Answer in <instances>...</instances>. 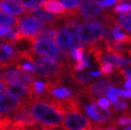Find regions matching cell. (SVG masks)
<instances>
[{
    "label": "cell",
    "mask_w": 131,
    "mask_h": 130,
    "mask_svg": "<svg viewBox=\"0 0 131 130\" xmlns=\"http://www.w3.org/2000/svg\"><path fill=\"white\" fill-rule=\"evenodd\" d=\"M30 111L34 119L41 126L60 128L63 123V115L67 114L61 100L44 94L30 101Z\"/></svg>",
    "instance_id": "6da1fadb"
},
{
    "label": "cell",
    "mask_w": 131,
    "mask_h": 130,
    "mask_svg": "<svg viewBox=\"0 0 131 130\" xmlns=\"http://www.w3.org/2000/svg\"><path fill=\"white\" fill-rule=\"evenodd\" d=\"M35 74L39 78H43L47 82L61 83L64 80L66 73L68 74V68L65 65L55 60L46 58H35Z\"/></svg>",
    "instance_id": "7a4b0ae2"
},
{
    "label": "cell",
    "mask_w": 131,
    "mask_h": 130,
    "mask_svg": "<svg viewBox=\"0 0 131 130\" xmlns=\"http://www.w3.org/2000/svg\"><path fill=\"white\" fill-rule=\"evenodd\" d=\"M79 36L88 47L100 45L105 39V28L97 23H84L79 27Z\"/></svg>",
    "instance_id": "3957f363"
},
{
    "label": "cell",
    "mask_w": 131,
    "mask_h": 130,
    "mask_svg": "<svg viewBox=\"0 0 131 130\" xmlns=\"http://www.w3.org/2000/svg\"><path fill=\"white\" fill-rule=\"evenodd\" d=\"M116 84L113 79L107 78L103 80L96 81L91 85H88L86 86L80 88L77 90L76 95L89 100L91 103L96 102V97H101L106 95V92L109 88H113V85Z\"/></svg>",
    "instance_id": "277c9868"
},
{
    "label": "cell",
    "mask_w": 131,
    "mask_h": 130,
    "mask_svg": "<svg viewBox=\"0 0 131 130\" xmlns=\"http://www.w3.org/2000/svg\"><path fill=\"white\" fill-rule=\"evenodd\" d=\"M35 77L34 74L14 69H5L0 71V81L5 85L16 84L31 88L35 84Z\"/></svg>",
    "instance_id": "5b68a950"
},
{
    "label": "cell",
    "mask_w": 131,
    "mask_h": 130,
    "mask_svg": "<svg viewBox=\"0 0 131 130\" xmlns=\"http://www.w3.org/2000/svg\"><path fill=\"white\" fill-rule=\"evenodd\" d=\"M44 27H45V23L28 14L17 19L16 30H18L20 34H23L27 37L35 36V35H37L38 32L43 30Z\"/></svg>",
    "instance_id": "8992f818"
},
{
    "label": "cell",
    "mask_w": 131,
    "mask_h": 130,
    "mask_svg": "<svg viewBox=\"0 0 131 130\" xmlns=\"http://www.w3.org/2000/svg\"><path fill=\"white\" fill-rule=\"evenodd\" d=\"M30 101L24 102L20 110L10 115L12 119V128H31L37 125L31 113Z\"/></svg>",
    "instance_id": "52a82bcc"
},
{
    "label": "cell",
    "mask_w": 131,
    "mask_h": 130,
    "mask_svg": "<svg viewBox=\"0 0 131 130\" xmlns=\"http://www.w3.org/2000/svg\"><path fill=\"white\" fill-rule=\"evenodd\" d=\"M91 127H93V123L79 113H68L61 125L62 130H89Z\"/></svg>",
    "instance_id": "ba28073f"
},
{
    "label": "cell",
    "mask_w": 131,
    "mask_h": 130,
    "mask_svg": "<svg viewBox=\"0 0 131 130\" xmlns=\"http://www.w3.org/2000/svg\"><path fill=\"white\" fill-rule=\"evenodd\" d=\"M32 52L34 54L49 58V60H57L60 57L61 51L51 39H39L32 43Z\"/></svg>",
    "instance_id": "9c48e42d"
},
{
    "label": "cell",
    "mask_w": 131,
    "mask_h": 130,
    "mask_svg": "<svg viewBox=\"0 0 131 130\" xmlns=\"http://www.w3.org/2000/svg\"><path fill=\"white\" fill-rule=\"evenodd\" d=\"M85 110L86 111V113L90 118H92L95 122L99 124H110V121L112 120V114L113 111L109 109L100 107L97 105V103H90L85 107Z\"/></svg>",
    "instance_id": "30bf717a"
},
{
    "label": "cell",
    "mask_w": 131,
    "mask_h": 130,
    "mask_svg": "<svg viewBox=\"0 0 131 130\" xmlns=\"http://www.w3.org/2000/svg\"><path fill=\"white\" fill-rule=\"evenodd\" d=\"M23 101L15 96L7 92L0 96V113L8 115V113H14L23 107Z\"/></svg>",
    "instance_id": "8fae6325"
},
{
    "label": "cell",
    "mask_w": 131,
    "mask_h": 130,
    "mask_svg": "<svg viewBox=\"0 0 131 130\" xmlns=\"http://www.w3.org/2000/svg\"><path fill=\"white\" fill-rule=\"evenodd\" d=\"M55 38H56V42L58 44L59 48H61V50L70 53L71 51H73L74 49L73 36L64 28L58 30Z\"/></svg>",
    "instance_id": "7c38bea8"
},
{
    "label": "cell",
    "mask_w": 131,
    "mask_h": 130,
    "mask_svg": "<svg viewBox=\"0 0 131 130\" xmlns=\"http://www.w3.org/2000/svg\"><path fill=\"white\" fill-rule=\"evenodd\" d=\"M26 14L33 16V17H35V19L41 20L43 23L48 24L51 27H57V23H58L59 20L64 19V15L62 16L51 15L49 13L46 12L45 10H40V9L29 10V11H26Z\"/></svg>",
    "instance_id": "4fadbf2b"
},
{
    "label": "cell",
    "mask_w": 131,
    "mask_h": 130,
    "mask_svg": "<svg viewBox=\"0 0 131 130\" xmlns=\"http://www.w3.org/2000/svg\"><path fill=\"white\" fill-rule=\"evenodd\" d=\"M0 11L8 13L10 15L19 16L26 13L24 8L20 1H12V0H6V1H0Z\"/></svg>",
    "instance_id": "5bb4252c"
},
{
    "label": "cell",
    "mask_w": 131,
    "mask_h": 130,
    "mask_svg": "<svg viewBox=\"0 0 131 130\" xmlns=\"http://www.w3.org/2000/svg\"><path fill=\"white\" fill-rule=\"evenodd\" d=\"M68 75L70 77V81L72 85H77V86H86L91 83V78L88 74L85 73H76L72 69L68 71Z\"/></svg>",
    "instance_id": "9a60e30c"
},
{
    "label": "cell",
    "mask_w": 131,
    "mask_h": 130,
    "mask_svg": "<svg viewBox=\"0 0 131 130\" xmlns=\"http://www.w3.org/2000/svg\"><path fill=\"white\" fill-rule=\"evenodd\" d=\"M43 8L45 10L48 11V12H51L55 15H58L61 14V16L65 15L66 14V10L64 8L62 5H61V1H55V0H52V1H46L45 4H44Z\"/></svg>",
    "instance_id": "2e32d148"
},
{
    "label": "cell",
    "mask_w": 131,
    "mask_h": 130,
    "mask_svg": "<svg viewBox=\"0 0 131 130\" xmlns=\"http://www.w3.org/2000/svg\"><path fill=\"white\" fill-rule=\"evenodd\" d=\"M120 30H121V27L119 25H116L112 30L113 39L118 44H131V35L120 32Z\"/></svg>",
    "instance_id": "e0dca14e"
},
{
    "label": "cell",
    "mask_w": 131,
    "mask_h": 130,
    "mask_svg": "<svg viewBox=\"0 0 131 130\" xmlns=\"http://www.w3.org/2000/svg\"><path fill=\"white\" fill-rule=\"evenodd\" d=\"M116 23L121 27V29L131 32V13L120 14L115 17Z\"/></svg>",
    "instance_id": "ac0fdd59"
},
{
    "label": "cell",
    "mask_w": 131,
    "mask_h": 130,
    "mask_svg": "<svg viewBox=\"0 0 131 130\" xmlns=\"http://www.w3.org/2000/svg\"><path fill=\"white\" fill-rule=\"evenodd\" d=\"M48 95H50L51 97L55 98L57 100H67L69 98L72 97V92L68 88H64V86H59V88H55L54 90H52L49 94Z\"/></svg>",
    "instance_id": "d6986e66"
},
{
    "label": "cell",
    "mask_w": 131,
    "mask_h": 130,
    "mask_svg": "<svg viewBox=\"0 0 131 130\" xmlns=\"http://www.w3.org/2000/svg\"><path fill=\"white\" fill-rule=\"evenodd\" d=\"M0 25H5V26H9V27L16 28L17 19L0 11Z\"/></svg>",
    "instance_id": "ffe728a7"
},
{
    "label": "cell",
    "mask_w": 131,
    "mask_h": 130,
    "mask_svg": "<svg viewBox=\"0 0 131 130\" xmlns=\"http://www.w3.org/2000/svg\"><path fill=\"white\" fill-rule=\"evenodd\" d=\"M32 92H33L34 97L38 98L43 96L46 92V85L45 83L41 82V81H36L32 86Z\"/></svg>",
    "instance_id": "44dd1931"
},
{
    "label": "cell",
    "mask_w": 131,
    "mask_h": 130,
    "mask_svg": "<svg viewBox=\"0 0 131 130\" xmlns=\"http://www.w3.org/2000/svg\"><path fill=\"white\" fill-rule=\"evenodd\" d=\"M110 125H114V126H121V125H131V117H127V116H119L112 119L110 121Z\"/></svg>",
    "instance_id": "7402d4cb"
},
{
    "label": "cell",
    "mask_w": 131,
    "mask_h": 130,
    "mask_svg": "<svg viewBox=\"0 0 131 130\" xmlns=\"http://www.w3.org/2000/svg\"><path fill=\"white\" fill-rule=\"evenodd\" d=\"M122 89L117 88H109L106 92V95L108 97L109 100H111V101L113 103H116L118 101V97L121 96Z\"/></svg>",
    "instance_id": "603a6c76"
},
{
    "label": "cell",
    "mask_w": 131,
    "mask_h": 130,
    "mask_svg": "<svg viewBox=\"0 0 131 130\" xmlns=\"http://www.w3.org/2000/svg\"><path fill=\"white\" fill-rule=\"evenodd\" d=\"M84 1H71V0H63L61 1V5L68 9V11H73L76 10L81 7Z\"/></svg>",
    "instance_id": "cb8c5ba5"
},
{
    "label": "cell",
    "mask_w": 131,
    "mask_h": 130,
    "mask_svg": "<svg viewBox=\"0 0 131 130\" xmlns=\"http://www.w3.org/2000/svg\"><path fill=\"white\" fill-rule=\"evenodd\" d=\"M20 4L31 10H37L43 7L46 1H20Z\"/></svg>",
    "instance_id": "d4e9b609"
},
{
    "label": "cell",
    "mask_w": 131,
    "mask_h": 130,
    "mask_svg": "<svg viewBox=\"0 0 131 130\" xmlns=\"http://www.w3.org/2000/svg\"><path fill=\"white\" fill-rule=\"evenodd\" d=\"M114 13H125L131 11V2H121L117 4L114 8Z\"/></svg>",
    "instance_id": "484cf974"
},
{
    "label": "cell",
    "mask_w": 131,
    "mask_h": 130,
    "mask_svg": "<svg viewBox=\"0 0 131 130\" xmlns=\"http://www.w3.org/2000/svg\"><path fill=\"white\" fill-rule=\"evenodd\" d=\"M16 68L18 70L27 71V72H32L35 73V65L31 61H25V62H20L18 65H16Z\"/></svg>",
    "instance_id": "4316f807"
},
{
    "label": "cell",
    "mask_w": 131,
    "mask_h": 130,
    "mask_svg": "<svg viewBox=\"0 0 131 130\" xmlns=\"http://www.w3.org/2000/svg\"><path fill=\"white\" fill-rule=\"evenodd\" d=\"M85 54V48H83L81 46L80 48L73 49L71 53V56L73 60H75L78 63H82V60H83V55Z\"/></svg>",
    "instance_id": "83f0119b"
},
{
    "label": "cell",
    "mask_w": 131,
    "mask_h": 130,
    "mask_svg": "<svg viewBox=\"0 0 131 130\" xmlns=\"http://www.w3.org/2000/svg\"><path fill=\"white\" fill-rule=\"evenodd\" d=\"M100 67H101V73L104 74L105 76L111 75L115 71L114 70V66L113 64H111V63H101Z\"/></svg>",
    "instance_id": "f1b7e54d"
},
{
    "label": "cell",
    "mask_w": 131,
    "mask_h": 130,
    "mask_svg": "<svg viewBox=\"0 0 131 130\" xmlns=\"http://www.w3.org/2000/svg\"><path fill=\"white\" fill-rule=\"evenodd\" d=\"M128 108V104L126 101H117L113 106V113H117L120 111L126 110Z\"/></svg>",
    "instance_id": "f546056e"
},
{
    "label": "cell",
    "mask_w": 131,
    "mask_h": 130,
    "mask_svg": "<svg viewBox=\"0 0 131 130\" xmlns=\"http://www.w3.org/2000/svg\"><path fill=\"white\" fill-rule=\"evenodd\" d=\"M116 74L119 77L124 78V79H130L131 77V69H124V70H117Z\"/></svg>",
    "instance_id": "4dcf8cb0"
},
{
    "label": "cell",
    "mask_w": 131,
    "mask_h": 130,
    "mask_svg": "<svg viewBox=\"0 0 131 130\" xmlns=\"http://www.w3.org/2000/svg\"><path fill=\"white\" fill-rule=\"evenodd\" d=\"M96 103H97V105H99L101 108H104V109H108V108L111 106V102H110V100H107V99H105L104 97L98 99L97 101H96Z\"/></svg>",
    "instance_id": "1f68e13d"
},
{
    "label": "cell",
    "mask_w": 131,
    "mask_h": 130,
    "mask_svg": "<svg viewBox=\"0 0 131 130\" xmlns=\"http://www.w3.org/2000/svg\"><path fill=\"white\" fill-rule=\"evenodd\" d=\"M13 30H14L13 27H9V26H0V38H3L4 36L8 35L9 32H12Z\"/></svg>",
    "instance_id": "d6a6232c"
},
{
    "label": "cell",
    "mask_w": 131,
    "mask_h": 130,
    "mask_svg": "<svg viewBox=\"0 0 131 130\" xmlns=\"http://www.w3.org/2000/svg\"><path fill=\"white\" fill-rule=\"evenodd\" d=\"M98 3L101 7L104 8V7H111V6L115 5L117 3H121V1H116V0H110V1H107V0H105V1H98Z\"/></svg>",
    "instance_id": "836d02e7"
},
{
    "label": "cell",
    "mask_w": 131,
    "mask_h": 130,
    "mask_svg": "<svg viewBox=\"0 0 131 130\" xmlns=\"http://www.w3.org/2000/svg\"><path fill=\"white\" fill-rule=\"evenodd\" d=\"M82 64L84 65V67H86L88 68L90 66V63H89V60H88V58L86 54H84L83 55V60H82Z\"/></svg>",
    "instance_id": "e575fe53"
},
{
    "label": "cell",
    "mask_w": 131,
    "mask_h": 130,
    "mask_svg": "<svg viewBox=\"0 0 131 130\" xmlns=\"http://www.w3.org/2000/svg\"><path fill=\"white\" fill-rule=\"evenodd\" d=\"M120 97L126 98V99H131V90H122Z\"/></svg>",
    "instance_id": "d590c367"
},
{
    "label": "cell",
    "mask_w": 131,
    "mask_h": 130,
    "mask_svg": "<svg viewBox=\"0 0 131 130\" xmlns=\"http://www.w3.org/2000/svg\"><path fill=\"white\" fill-rule=\"evenodd\" d=\"M7 91H8V90H7V88H6V85L3 82L0 81V96L6 94Z\"/></svg>",
    "instance_id": "8d00e7d4"
},
{
    "label": "cell",
    "mask_w": 131,
    "mask_h": 130,
    "mask_svg": "<svg viewBox=\"0 0 131 130\" xmlns=\"http://www.w3.org/2000/svg\"><path fill=\"white\" fill-rule=\"evenodd\" d=\"M101 130H117L115 126L114 125H108V126H103V125H100Z\"/></svg>",
    "instance_id": "74e56055"
},
{
    "label": "cell",
    "mask_w": 131,
    "mask_h": 130,
    "mask_svg": "<svg viewBox=\"0 0 131 130\" xmlns=\"http://www.w3.org/2000/svg\"><path fill=\"white\" fill-rule=\"evenodd\" d=\"M123 85H124V88H127L128 90H131V78L124 83Z\"/></svg>",
    "instance_id": "f35d334b"
},
{
    "label": "cell",
    "mask_w": 131,
    "mask_h": 130,
    "mask_svg": "<svg viewBox=\"0 0 131 130\" xmlns=\"http://www.w3.org/2000/svg\"><path fill=\"white\" fill-rule=\"evenodd\" d=\"M102 74L101 72H90V73H88L89 76H92V77H99V76H101Z\"/></svg>",
    "instance_id": "ab89813d"
},
{
    "label": "cell",
    "mask_w": 131,
    "mask_h": 130,
    "mask_svg": "<svg viewBox=\"0 0 131 130\" xmlns=\"http://www.w3.org/2000/svg\"><path fill=\"white\" fill-rule=\"evenodd\" d=\"M93 126H94L93 129H90V130H101L99 125H93Z\"/></svg>",
    "instance_id": "60d3db41"
},
{
    "label": "cell",
    "mask_w": 131,
    "mask_h": 130,
    "mask_svg": "<svg viewBox=\"0 0 131 130\" xmlns=\"http://www.w3.org/2000/svg\"><path fill=\"white\" fill-rule=\"evenodd\" d=\"M123 130H131V126H127V127L123 128Z\"/></svg>",
    "instance_id": "b9f144b4"
},
{
    "label": "cell",
    "mask_w": 131,
    "mask_h": 130,
    "mask_svg": "<svg viewBox=\"0 0 131 130\" xmlns=\"http://www.w3.org/2000/svg\"><path fill=\"white\" fill-rule=\"evenodd\" d=\"M12 130H26L25 128H13Z\"/></svg>",
    "instance_id": "7bdbcfd3"
},
{
    "label": "cell",
    "mask_w": 131,
    "mask_h": 130,
    "mask_svg": "<svg viewBox=\"0 0 131 130\" xmlns=\"http://www.w3.org/2000/svg\"><path fill=\"white\" fill-rule=\"evenodd\" d=\"M1 115H2V114H0V117H1Z\"/></svg>",
    "instance_id": "ee69618b"
}]
</instances>
